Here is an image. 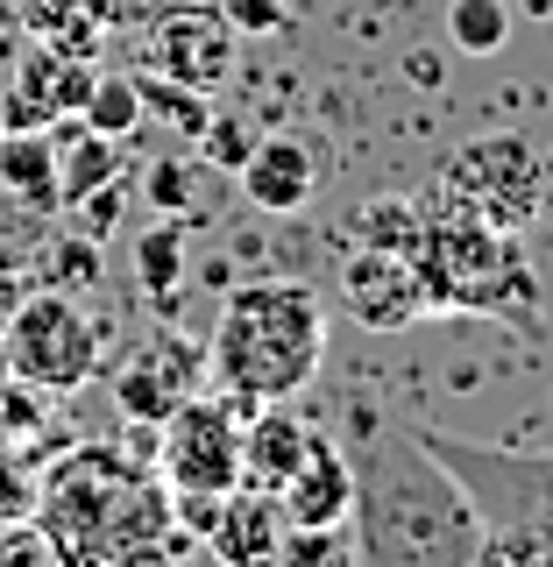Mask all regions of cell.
<instances>
[{
    "label": "cell",
    "instance_id": "1",
    "mask_svg": "<svg viewBox=\"0 0 553 567\" xmlns=\"http://www.w3.org/2000/svg\"><path fill=\"white\" fill-rule=\"evenodd\" d=\"M348 468H355V511L348 539L362 567H475L483 525L469 511V489L454 468L419 440V425H398L383 412L348 419Z\"/></svg>",
    "mask_w": 553,
    "mask_h": 567
},
{
    "label": "cell",
    "instance_id": "2",
    "mask_svg": "<svg viewBox=\"0 0 553 567\" xmlns=\"http://www.w3.org/2000/svg\"><path fill=\"white\" fill-rule=\"evenodd\" d=\"M35 525L50 554L71 567H150L177 554H206L185 525L171 518V483L156 461H135L129 447L79 440L35 475Z\"/></svg>",
    "mask_w": 553,
    "mask_h": 567
},
{
    "label": "cell",
    "instance_id": "3",
    "mask_svg": "<svg viewBox=\"0 0 553 567\" xmlns=\"http://www.w3.org/2000/svg\"><path fill=\"white\" fill-rule=\"evenodd\" d=\"M327 362V306L306 277L227 284L221 319L206 333V383L235 404L298 398Z\"/></svg>",
    "mask_w": 553,
    "mask_h": 567
},
{
    "label": "cell",
    "instance_id": "4",
    "mask_svg": "<svg viewBox=\"0 0 553 567\" xmlns=\"http://www.w3.org/2000/svg\"><path fill=\"white\" fill-rule=\"evenodd\" d=\"M419 440L454 468L483 525L475 567H553V447H496L419 425Z\"/></svg>",
    "mask_w": 553,
    "mask_h": 567
},
{
    "label": "cell",
    "instance_id": "5",
    "mask_svg": "<svg viewBox=\"0 0 553 567\" xmlns=\"http://www.w3.org/2000/svg\"><path fill=\"white\" fill-rule=\"evenodd\" d=\"M419 277L433 312H490V319H532L540 284H532L525 235L475 220L454 206H426V235H419Z\"/></svg>",
    "mask_w": 553,
    "mask_h": 567
},
{
    "label": "cell",
    "instance_id": "6",
    "mask_svg": "<svg viewBox=\"0 0 553 567\" xmlns=\"http://www.w3.org/2000/svg\"><path fill=\"white\" fill-rule=\"evenodd\" d=\"M106 319H93L71 291H22V306L0 327V354H8V377L29 383L35 398H71L100 377L106 362Z\"/></svg>",
    "mask_w": 553,
    "mask_h": 567
},
{
    "label": "cell",
    "instance_id": "7",
    "mask_svg": "<svg viewBox=\"0 0 553 567\" xmlns=\"http://www.w3.org/2000/svg\"><path fill=\"white\" fill-rule=\"evenodd\" d=\"M540 199H546V171H540V156H532V142L511 135V128L461 142L433 177V206L475 213V220L504 227V235H525V227L540 220Z\"/></svg>",
    "mask_w": 553,
    "mask_h": 567
},
{
    "label": "cell",
    "instance_id": "8",
    "mask_svg": "<svg viewBox=\"0 0 553 567\" xmlns=\"http://www.w3.org/2000/svg\"><path fill=\"white\" fill-rule=\"evenodd\" d=\"M242 419L248 404H235L227 390H192L177 412L156 425V475L171 489H235L242 483Z\"/></svg>",
    "mask_w": 553,
    "mask_h": 567
},
{
    "label": "cell",
    "instance_id": "9",
    "mask_svg": "<svg viewBox=\"0 0 553 567\" xmlns=\"http://www.w3.org/2000/svg\"><path fill=\"white\" fill-rule=\"evenodd\" d=\"M192 390H206V341H192V333H177V327L150 333V341L114 369V404H121V419H135V425H164Z\"/></svg>",
    "mask_w": 553,
    "mask_h": 567
},
{
    "label": "cell",
    "instance_id": "10",
    "mask_svg": "<svg viewBox=\"0 0 553 567\" xmlns=\"http://www.w3.org/2000/svg\"><path fill=\"white\" fill-rule=\"evenodd\" d=\"M341 306L355 312V327L398 333V327H412V319L433 312V298H426L419 256H404V248H377V241H355L348 262H341Z\"/></svg>",
    "mask_w": 553,
    "mask_h": 567
},
{
    "label": "cell",
    "instance_id": "11",
    "mask_svg": "<svg viewBox=\"0 0 553 567\" xmlns=\"http://www.w3.org/2000/svg\"><path fill=\"white\" fill-rule=\"evenodd\" d=\"M142 58L192 93H221V79L235 71V29L221 8H164L142 35Z\"/></svg>",
    "mask_w": 553,
    "mask_h": 567
},
{
    "label": "cell",
    "instance_id": "12",
    "mask_svg": "<svg viewBox=\"0 0 553 567\" xmlns=\"http://www.w3.org/2000/svg\"><path fill=\"white\" fill-rule=\"evenodd\" d=\"M277 504H284V525H348V511H355V468H348L341 440L313 433V447L291 468V483L277 489Z\"/></svg>",
    "mask_w": 553,
    "mask_h": 567
},
{
    "label": "cell",
    "instance_id": "13",
    "mask_svg": "<svg viewBox=\"0 0 553 567\" xmlns=\"http://www.w3.org/2000/svg\"><path fill=\"white\" fill-rule=\"evenodd\" d=\"M235 177L256 213H306L319 192V150L306 135H263Z\"/></svg>",
    "mask_w": 553,
    "mask_h": 567
},
{
    "label": "cell",
    "instance_id": "14",
    "mask_svg": "<svg viewBox=\"0 0 553 567\" xmlns=\"http://www.w3.org/2000/svg\"><path fill=\"white\" fill-rule=\"evenodd\" d=\"M277 539H284V504L277 489H256V483H235L221 489V518L206 532V554L227 560V567H263L277 560Z\"/></svg>",
    "mask_w": 553,
    "mask_h": 567
},
{
    "label": "cell",
    "instance_id": "15",
    "mask_svg": "<svg viewBox=\"0 0 553 567\" xmlns=\"http://www.w3.org/2000/svg\"><path fill=\"white\" fill-rule=\"evenodd\" d=\"M306 447H313V425L291 412V398L248 404V419H242V483L284 489V483H291V468L306 461Z\"/></svg>",
    "mask_w": 553,
    "mask_h": 567
},
{
    "label": "cell",
    "instance_id": "16",
    "mask_svg": "<svg viewBox=\"0 0 553 567\" xmlns=\"http://www.w3.org/2000/svg\"><path fill=\"white\" fill-rule=\"evenodd\" d=\"M0 192L29 213H58V135L50 128H0Z\"/></svg>",
    "mask_w": 553,
    "mask_h": 567
},
{
    "label": "cell",
    "instance_id": "17",
    "mask_svg": "<svg viewBox=\"0 0 553 567\" xmlns=\"http://www.w3.org/2000/svg\"><path fill=\"white\" fill-rule=\"evenodd\" d=\"M114 177H121V142H114V135L79 128V135L58 142V199H64V206H79L85 192L114 185Z\"/></svg>",
    "mask_w": 553,
    "mask_h": 567
},
{
    "label": "cell",
    "instance_id": "18",
    "mask_svg": "<svg viewBox=\"0 0 553 567\" xmlns=\"http://www.w3.org/2000/svg\"><path fill=\"white\" fill-rule=\"evenodd\" d=\"M135 277H142V291H156V298L185 284V213H156V227H142Z\"/></svg>",
    "mask_w": 553,
    "mask_h": 567
},
{
    "label": "cell",
    "instance_id": "19",
    "mask_svg": "<svg viewBox=\"0 0 553 567\" xmlns=\"http://www.w3.org/2000/svg\"><path fill=\"white\" fill-rule=\"evenodd\" d=\"M79 121H85V128H100V135H114V142H129L142 128V93H135L129 71H93Z\"/></svg>",
    "mask_w": 553,
    "mask_h": 567
},
{
    "label": "cell",
    "instance_id": "20",
    "mask_svg": "<svg viewBox=\"0 0 553 567\" xmlns=\"http://www.w3.org/2000/svg\"><path fill=\"white\" fill-rule=\"evenodd\" d=\"M135 93H142V121H164V128H177L185 142H199V128H206V114H213V93H192V85H177V79H164V71H142L135 79Z\"/></svg>",
    "mask_w": 553,
    "mask_h": 567
},
{
    "label": "cell",
    "instance_id": "21",
    "mask_svg": "<svg viewBox=\"0 0 553 567\" xmlns=\"http://www.w3.org/2000/svg\"><path fill=\"white\" fill-rule=\"evenodd\" d=\"M448 43L461 58H496L511 43V0H448Z\"/></svg>",
    "mask_w": 553,
    "mask_h": 567
},
{
    "label": "cell",
    "instance_id": "22",
    "mask_svg": "<svg viewBox=\"0 0 553 567\" xmlns=\"http://www.w3.org/2000/svg\"><path fill=\"white\" fill-rule=\"evenodd\" d=\"M35 277H43L50 291H71V298H85V291L100 284V241L85 235V227H71V235H50L43 262H35Z\"/></svg>",
    "mask_w": 553,
    "mask_h": 567
},
{
    "label": "cell",
    "instance_id": "23",
    "mask_svg": "<svg viewBox=\"0 0 553 567\" xmlns=\"http://www.w3.org/2000/svg\"><path fill=\"white\" fill-rule=\"evenodd\" d=\"M419 235H426V206H412V199H369L362 213H355V241L419 256Z\"/></svg>",
    "mask_w": 553,
    "mask_h": 567
},
{
    "label": "cell",
    "instance_id": "24",
    "mask_svg": "<svg viewBox=\"0 0 553 567\" xmlns=\"http://www.w3.org/2000/svg\"><path fill=\"white\" fill-rule=\"evenodd\" d=\"M35 447L22 433H8V425H0V525H22L29 511H35V461H29Z\"/></svg>",
    "mask_w": 553,
    "mask_h": 567
},
{
    "label": "cell",
    "instance_id": "25",
    "mask_svg": "<svg viewBox=\"0 0 553 567\" xmlns=\"http://www.w3.org/2000/svg\"><path fill=\"white\" fill-rule=\"evenodd\" d=\"M277 560H284V567L355 560V539H348V525H284V539H277Z\"/></svg>",
    "mask_w": 553,
    "mask_h": 567
},
{
    "label": "cell",
    "instance_id": "26",
    "mask_svg": "<svg viewBox=\"0 0 553 567\" xmlns=\"http://www.w3.org/2000/svg\"><path fill=\"white\" fill-rule=\"evenodd\" d=\"M256 142H263V135H256V121H248V114H206L199 156H206V171H242Z\"/></svg>",
    "mask_w": 553,
    "mask_h": 567
},
{
    "label": "cell",
    "instance_id": "27",
    "mask_svg": "<svg viewBox=\"0 0 553 567\" xmlns=\"http://www.w3.org/2000/svg\"><path fill=\"white\" fill-rule=\"evenodd\" d=\"M192 192H199V171H192L185 156H156V164L142 171V199L156 213H192Z\"/></svg>",
    "mask_w": 553,
    "mask_h": 567
},
{
    "label": "cell",
    "instance_id": "28",
    "mask_svg": "<svg viewBox=\"0 0 553 567\" xmlns=\"http://www.w3.org/2000/svg\"><path fill=\"white\" fill-rule=\"evenodd\" d=\"M121 199H129V192H121V177H114V185L85 192V199L71 206V213H79V227H85L93 241H106V235H114V220H121Z\"/></svg>",
    "mask_w": 553,
    "mask_h": 567
},
{
    "label": "cell",
    "instance_id": "29",
    "mask_svg": "<svg viewBox=\"0 0 553 567\" xmlns=\"http://www.w3.org/2000/svg\"><path fill=\"white\" fill-rule=\"evenodd\" d=\"M221 14H227V29H235V35L284 29V0H221Z\"/></svg>",
    "mask_w": 553,
    "mask_h": 567
},
{
    "label": "cell",
    "instance_id": "30",
    "mask_svg": "<svg viewBox=\"0 0 553 567\" xmlns=\"http://www.w3.org/2000/svg\"><path fill=\"white\" fill-rule=\"evenodd\" d=\"M404 79H412V85H440V79H448L440 50H412V58H404Z\"/></svg>",
    "mask_w": 553,
    "mask_h": 567
},
{
    "label": "cell",
    "instance_id": "31",
    "mask_svg": "<svg viewBox=\"0 0 553 567\" xmlns=\"http://www.w3.org/2000/svg\"><path fill=\"white\" fill-rule=\"evenodd\" d=\"M0 128H8V71H0Z\"/></svg>",
    "mask_w": 553,
    "mask_h": 567
},
{
    "label": "cell",
    "instance_id": "32",
    "mask_svg": "<svg viewBox=\"0 0 553 567\" xmlns=\"http://www.w3.org/2000/svg\"><path fill=\"white\" fill-rule=\"evenodd\" d=\"M525 14H553V0H525Z\"/></svg>",
    "mask_w": 553,
    "mask_h": 567
},
{
    "label": "cell",
    "instance_id": "33",
    "mask_svg": "<svg viewBox=\"0 0 553 567\" xmlns=\"http://www.w3.org/2000/svg\"><path fill=\"white\" fill-rule=\"evenodd\" d=\"M8 383H14V377H8V354H0V390H8Z\"/></svg>",
    "mask_w": 553,
    "mask_h": 567
}]
</instances>
